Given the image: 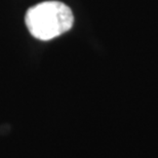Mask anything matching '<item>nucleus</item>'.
Returning <instances> with one entry per match:
<instances>
[{
  "mask_svg": "<svg viewBox=\"0 0 158 158\" xmlns=\"http://www.w3.org/2000/svg\"><path fill=\"white\" fill-rule=\"evenodd\" d=\"M31 35L39 40H50L69 31L73 26V12L60 1H45L28 9L25 18Z\"/></svg>",
  "mask_w": 158,
  "mask_h": 158,
  "instance_id": "nucleus-1",
  "label": "nucleus"
}]
</instances>
